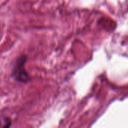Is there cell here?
<instances>
[{
    "instance_id": "6da1fadb",
    "label": "cell",
    "mask_w": 128,
    "mask_h": 128,
    "mask_svg": "<svg viewBox=\"0 0 128 128\" xmlns=\"http://www.w3.org/2000/svg\"><path fill=\"white\" fill-rule=\"evenodd\" d=\"M26 61V56H21L19 57L14 65L12 70V76L16 81L20 82H26L29 80V75L25 70V63Z\"/></svg>"
}]
</instances>
